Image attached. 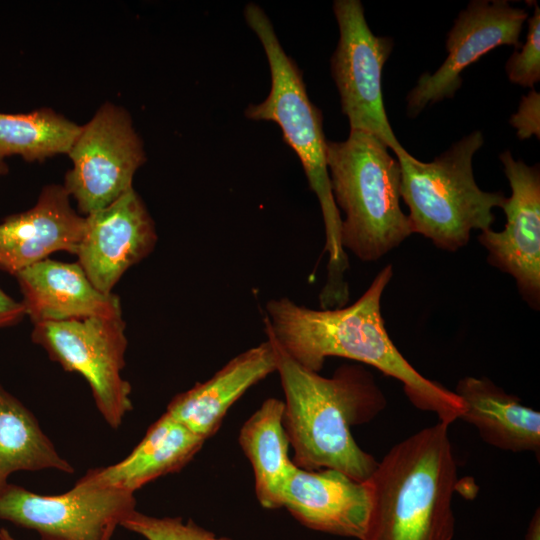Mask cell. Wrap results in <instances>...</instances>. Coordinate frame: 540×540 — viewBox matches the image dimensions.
Wrapping results in <instances>:
<instances>
[{"instance_id":"cb8c5ba5","label":"cell","mask_w":540,"mask_h":540,"mask_svg":"<svg viewBox=\"0 0 540 540\" xmlns=\"http://www.w3.org/2000/svg\"><path fill=\"white\" fill-rule=\"evenodd\" d=\"M533 15L528 18L526 41L508 59L505 70L509 80L522 87L533 88L540 80V9L533 4Z\"/></svg>"},{"instance_id":"d6986e66","label":"cell","mask_w":540,"mask_h":540,"mask_svg":"<svg viewBox=\"0 0 540 540\" xmlns=\"http://www.w3.org/2000/svg\"><path fill=\"white\" fill-rule=\"evenodd\" d=\"M454 392L465 405L460 419L473 425L484 442L505 451L539 454L538 411L487 378L464 377Z\"/></svg>"},{"instance_id":"9a60e30c","label":"cell","mask_w":540,"mask_h":540,"mask_svg":"<svg viewBox=\"0 0 540 540\" xmlns=\"http://www.w3.org/2000/svg\"><path fill=\"white\" fill-rule=\"evenodd\" d=\"M282 507L309 529L363 540L370 511L369 486L337 470L296 467L286 483Z\"/></svg>"},{"instance_id":"277c9868","label":"cell","mask_w":540,"mask_h":540,"mask_svg":"<svg viewBox=\"0 0 540 540\" xmlns=\"http://www.w3.org/2000/svg\"><path fill=\"white\" fill-rule=\"evenodd\" d=\"M244 16L265 51L271 74L268 96L261 103L250 104L245 116L255 121L275 122L284 141L300 159L309 187L319 201L325 226L324 251L328 253V264L323 289L330 294L344 293L348 289L349 262L341 244L342 218L327 169L322 113L310 101L300 69L286 54L264 10L250 3Z\"/></svg>"},{"instance_id":"5bb4252c","label":"cell","mask_w":540,"mask_h":540,"mask_svg":"<svg viewBox=\"0 0 540 540\" xmlns=\"http://www.w3.org/2000/svg\"><path fill=\"white\" fill-rule=\"evenodd\" d=\"M63 185L45 186L28 210L0 222V270L15 276L58 251L74 254L85 217L75 211Z\"/></svg>"},{"instance_id":"8fae6325","label":"cell","mask_w":540,"mask_h":540,"mask_svg":"<svg viewBox=\"0 0 540 540\" xmlns=\"http://www.w3.org/2000/svg\"><path fill=\"white\" fill-rule=\"evenodd\" d=\"M528 14L505 0H475L461 11L446 40L447 58L433 74L424 73L407 95V114L418 116L427 105L452 98L462 84V71L494 48H520L519 36Z\"/></svg>"},{"instance_id":"2e32d148","label":"cell","mask_w":540,"mask_h":540,"mask_svg":"<svg viewBox=\"0 0 540 540\" xmlns=\"http://www.w3.org/2000/svg\"><path fill=\"white\" fill-rule=\"evenodd\" d=\"M14 277L22 294L25 315L33 325L90 317H122L119 297L98 290L78 262L47 258Z\"/></svg>"},{"instance_id":"ba28073f","label":"cell","mask_w":540,"mask_h":540,"mask_svg":"<svg viewBox=\"0 0 540 540\" xmlns=\"http://www.w3.org/2000/svg\"><path fill=\"white\" fill-rule=\"evenodd\" d=\"M67 155L73 166L63 186L84 216L105 208L133 188L134 175L146 161L130 114L111 102L101 105L81 126Z\"/></svg>"},{"instance_id":"30bf717a","label":"cell","mask_w":540,"mask_h":540,"mask_svg":"<svg viewBox=\"0 0 540 540\" xmlns=\"http://www.w3.org/2000/svg\"><path fill=\"white\" fill-rule=\"evenodd\" d=\"M134 510L133 493L76 483L57 495L9 483L0 494V520L33 530L40 540H111Z\"/></svg>"},{"instance_id":"5b68a950","label":"cell","mask_w":540,"mask_h":540,"mask_svg":"<svg viewBox=\"0 0 540 540\" xmlns=\"http://www.w3.org/2000/svg\"><path fill=\"white\" fill-rule=\"evenodd\" d=\"M332 195L341 220V244L364 262L379 260L411 234L400 207L401 168L376 136L350 130L326 141Z\"/></svg>"},{"instance_id":"7c38bea8","label":"cell","mask_w":540,"mask_h":540,"mask_svg":"<svg viewBox=\"0 0 540 540\" xmlns=\"http://www.w3.org/2000/svg\"><path fill=\"white\" fill-rule=\"evenodd\" d=\"M511 187L502 209L504 230L482 231L478 241L487 250V261L514 277L523 300L540 308V171L515 160L510 151L499 156Z\"/></svg>"},{"instance_id":"83f0119b","label":"cell","mask_w":540,"mask_h":540,"mask_svg":"<svg viewBox=\"0 0 540 540\" xmlns=\"http://www.w3.org/2000/svg\"><path fill=\"white\" fill-rule=\"evenodd\" d=\"M0 540H16V539L10 534V532L7 529L1 528Z\"/></svg>"},{"instance_id":"f1b7e54d","label":"cell","mask_w":540,"mask_h":540,"mask_svg":"<svg viewBox=\"0 0 540 540\" xmlns=\"http://www.w3.org/2000/svg\"><path fill=\"white\" fill-rule=\"evenodd\" d=\"M8 165L4 158L0 157V176L8 173Z\"/></svg>"},{"instance_id":"4316f807","label":"cell","mask_w":540,"mask_h":540,"mask_svg":"<svg viewBox=\"0 0 540 540\" xmlns=\"http://www.w3.org/2000/svg\"><path fill=\"white\" fill-rule=\"evenodd\" d=\"M525 540H540V512L538 508L530 520Z\"/></svg>"},{"instance_id":"d4e9b609","label":"cell","mask_w":540,"mask_h":540,"mask_svg":"<svg viewBox=\"0 0 540 540\" xmlns=\"http://www.w3.org/2000/svg\"><path fill=\"white\" fill-rule=\"evenodd\" d=\"M539 104L540 94L532 90L522 97L517 113L512 115L510 123L517 129V135L521 140L532 135L539 138Z\"/></svg>"},{"instance_id":"3957f363","label":"cell","mask_w":540,"mask_h":540,"mask_svg":"<svg viewBox=\"0 0 540 540\" xmlns=\"http://www.w3.org/2000/svg\"><path fill=\"white\" fill-rule=\"evenodd\" d=\"M438 421L395 444L367 480L370 511L363 540H453L457 463Z\"/></svg>"},{"instance_id":"7a4b0ae2","label":"cell","mask_w":540,"mask_h":540,"mask_svg":"<svg viewBox=\"0 0 540 540\" xmlns=\"http://www.w3.org/2000/svg\"><path fill=\"white\" fill-rule=\"evenodd\" d=\"M285 396L283 426L304 470L333 469L365 482L378 461L356 443L352 427L386 407L373 376L361 365H343L323 377L292 360L272 339Z\"/></svg>"},{"instance_id":"ac0fdd59","label":"cell","mask_w":540,"mask_h":540,"mask_svg":"<svg viewBox=\"0 0 540 540\" xmlns=\"http://www.w3.org/2000/svg\"><path fill=\"white\" fill-rule=\"evenodd\" d=\"M205 441L164 412L124 459L88 470L76 484L134 494L147 483L180 471Z\"/></svg>"},{"instance_id":"9c48e42d","label":"cell","mask_w":540,"mask_h":540,"mask_svg":"<svg viewBox=\"0 0 540 540\" xmlns=\"http://www.w3.org/2000/svg\"><path fill=\"white\" fill-rule=\"evenodd\" d=\"M334 15L339 41L331 57V72L350 130L370 133L397 155L406 150L388 121L382 95V71L393 40L369 28L359 0H336Z\"/></svg>"},{"instance_id":"8992f818","label":"cell","mask_w":540,"mask_h":540,"mask_svg":"<svg viewBox=\"0 0 540 540\" xmlns=\"http://www.w3.org/2000/svg\"><path fill=\"white\" fill-rule=\"evenodd\" d=\"M484 142L473 131L432 162H422L407 151L397 154L401 168L400 195L409 208L413 233L439 249L455 252L467 245L473 229H491L492 210L506 197L481 190L473 175L472 159Z\"/></svg>"},{"instance_id":"44dd1931","label":"cell","mask_w":540,"mask_h":540,"mask_svg":"<svg viewBox=\"0 0 540 540\" xmlns=\"http://www.w3.org/2000/svg\"><path fill=\"white\" fill-rule=\"evenodd\" d=\"M51 469L74 472L31 410L0 384V494L16 472Z\"/></svg>"},{"instance_id":"e0dca14e","label":"cell","mask_w":540,"mask_h":540,"mask_svg":"<svg viewBox=\"0 0 540 540\" xmlns=\"http://www.w3.org/2000/svg\"><path fill=\"white\" fill-rule=\"evenodd\" d=\"M276 370V350L267 339L232 358L208 380L174 396L165 412L207 440L233 404Z\"/></svg>"},{"instance_id":"603a6c76","label":"cell","mask_w":540,"mask_h":540,"mask_svg":"<svg viewBox=\"0 0 540 540\" xmlns=\"http://www.w3.org/2000/svg\"><path fill=\"white\" fill-rule=\"evenodd\" d=\"M146 540H232L217 537L193 520L183 522L180 517H154L134 510L121 525Z\"/></svg>"},{"instance_id":"52a82bcc","label":"cell","mask_w":540,"mask_h":540,"mask_svg":"<svg viewBox=\"0 0 540 540\" xmlns=\"http://www.w3.org/2000/svg\"><path fill=\"white\" fill-rule=\"evenodd\" d=\"M31 338L65 371L86 380L98 412L118 429L133 408L131 385L122 376L128 345L123 318L38 323Z\"/></svg>"},{"instance_id":"6da1fadb","label":"cell","mask_w":540,"mask_h":540,"mask_svg":"<svg viewBox=\"0 0 540 540\" xmlns=\"http://www.w3.org/2000/svg\"><path fill=\"white\" fill-rule=\"evenodd\" d=\"M393 276L386 265L368 289L349 306L313 309L288 297L265 305V332L292 360L320 372L329 357H342L370 365L403 384L411 403L433 412L450 425L465 411L462 399L439 382L419 373L388 335L381 314V298Z\"/></svg>"},{"instance_id":"ffe728a7","label":"cell","mask_w":540,"mask_h":540,"mask_svg":"<svg viewBox=\"0 0 540 540\" xmlns=\"http://www.w3.org/2000/svg\"><path fill=\"white\" fill-rule=\"evenodd\" d=\"M284 402L266 399L240 429L238 442L248 458L256 497L266 509L282 508L287 481L296 469L283 426Z\"/></svg>"},{"instance_id":"484cf974","label":"cell","mask_w":540,"mask_h":540,"mask_svg":"<svg viewBox=\"0 0 540 540\" xmlns=\"http://www.w3.org/2000/svg\"><path fill=\"white\" fill-rule=\"evenodd\" d=\"M24 317L26 315L21 301L14 299L0 288V329L17 325Z\"/></svg>"},{"instance_id":"4fadbf2b","label":"cell","mask_w":540,"mask_h":540,"mask_svg":"<svg viewBox=\"0 0 540 540\" xmlns=\"http://www.w3.org/2000/svg\"><path fill=\"white\" fill-rule=\"evenodd\" d=\"M84 217L77 262L98 290L112 293L123 274L154 250L155 222L134 188Z\"/></svg>"},{"instance_id":"7402d4cb","label":"cell","mask_w":540,"mask_h":540,"mask_svg":"<svg viewBox=\"0 0 540 540\" xmlns=\"http://www.w3.org/2000/svg\"><path fill=\"white\" fill-rule=\"evenodd\" d=\"M81 125L51 108L29 113H0V157L20 156L27 162H42L68 154Z\"/></svg>"}]
</instances>
